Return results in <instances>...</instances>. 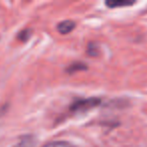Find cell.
Here are the masks:
<instances>
[{"mask_svg": "<svg viewBox=\"0 0 147 147\" xmlns=\"http://www.w3.org/2000/svg\"><path fill=\"white\" fill-rule=\"evenodd\" d=\"M101 100L99 98H88V99H81L76 102H74L71 106V111L75 112V113H82V112H86L92 108L97 107L100 104Z\"/></svg>", "mask_w": 147, "mask_h": 147, "instance_id": "1", "label": "cell"}, {"mask_svg": "<svg viewBox=\"0 0 147 147\" xmlns=\"http://www.w3.org/2000/svg\"><path fill=\"white\" fill-rule=\"evenodd\" d=\"M75 28V22L72 20H64L58 23L57 25V30L61 34H67L71 32Z\"/></svg>", "mask_w": 147, "mask_h": 147, "instance_id": "2", "label": "cell"}, {"mask_svg": "<svg viewBox=\"0 0 147 147\" xmlns=\"http://www.w3.org/2000/svg\"><path fill=\"white\" fill-rule=\"evenodd\" d=\"M135 1L132 0H107L105 2V5L109 8H116V7H122V6H130L133 5Z\"/></svg>", "mask_w": 147, "mask_h": 147, "instance_id": "3", "label": "cell"}, {"mask_svg": "<svg viewBox=\"0 0 147 147\" xmlns=\"http://www.w3.org/2000/svg\"><path fill=\"white\" fill-rule=\"evenodd\" d=\"M36 140L33 136H23L13 147H35Z\"/></svg>", "mask_w": 147, "mask_h": 147, "instance_id": "4", "label": "cell"}, {"mask_svg": "<svg viewBox=\"0 0 147 147\" xmlns=\"http://www.w3.org/2000/svg\"><path fill=\"white\" fill-rule=\"evenodd\" d=\"M87 67L85 66V64L82 63H76V64H72L69 68H68L67 72L69 73H75L76 71H82V70H86Z\"/></svg>", "mask_w": 147, "mask_h": 147, "instance_id": "5", "label": "cell"}, {"mask_svg": "<svg viewBox=\"0 0 147 147\" xmlns=\"http://www.w3.org/2000/svg\"><path fill=\"white\" fill-rule=\"evenodd\" d=\"M43 147H74L71 143L66 141H54L46 144Z\"/></svg>", "mask_w": 147, "mask_h": 147, "instance_id": "6", "label": "cell"}, {"mask_svg": "<svg viewBox=\"0 0 147 147\" xmlns=\"http://www.w3.org/2000/svg\"><path fill=\"white\" fill-rule=\"evenodd\" d=\"M88 53L90 55H98V47L96 46L95 43H90L88 45Z\"/></svg>", "mask_w": 147, "mask_h": 147, "instance_id": "7", "label": "cell"}, {"mask_svg": "<svg viewBox=\"0 0 147 147\" xmlns=\"http://www.w3.org/2000/svg\"><path fill=\"white\" fill-rule=\"evenodd\" d=\"M29 36H30V31L29 30H23V31H21V34H19V38L21 39V40H23V41H25L26 39L29 37Z\"/></svg>", "mask_w": 147, "mask_h": 147, "instance_id": "8", "label": "cell"}]
</instances>
